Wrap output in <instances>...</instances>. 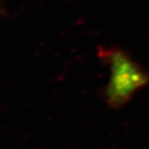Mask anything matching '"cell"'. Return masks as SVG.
Masks as SVG:
<instances>
[{
	"instance_id": "1",
	"label": "cell",
	"mask_w": 149,
	"mask_h": 149,
	"mask_svg": "<svg viewBox=\"0 0 149 149\" xmlns=\"http://www.w3.org/2000/svg\"><path fill=\"white\" fill-rule=\"evenodd\" d=\"M98 56L109 70V79L102 97L110 109H121L138 91L149 85V71L127 52L101 47L98 49Z\"/></svg>"
}]
</instances>
